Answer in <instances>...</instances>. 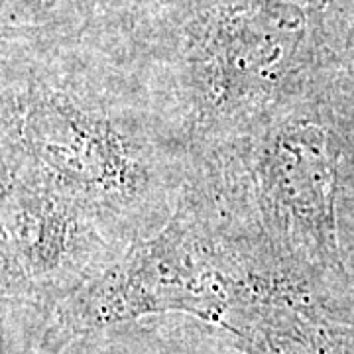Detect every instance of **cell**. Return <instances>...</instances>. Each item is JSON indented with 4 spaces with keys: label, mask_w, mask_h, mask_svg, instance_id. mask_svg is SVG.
I'll list each match as a JSON object with an SVG mask.
<instances>
[{
    "label": "cell",
    "mask_w": 354,
    "mask_h": 354,
    "mask_svg": "<svg viewBox=\"0 0 354 354\" xmlns=\"http://www.w3.org/2000/svg\"><path fill=\"white\" fill-rule=\"evenodd\" d=\"M0 169L41 179L132 246L176 215L189 144L128 51H4Z\"/></svg>",
    "instance_id": "obj_1"
},
{
    "label": "cell",
    "mask_w": 354,
    "mask_h": 354,
    "mask_svg": "<svg viewBox=\"0 0 354 354\" xmlns=\"http://www.w3.org/2000/svg\"><path fill=\"white\" fill-rule=\"evenodd\" d=\"M315 0H189L128 51L193 160L248 140L327 77Z\"/></svg>",
    "instance_id": "obj_2"
},
{
    "label": "cell",
    "mask_w": 354,
    "mask_h": 354,
    "mask_svg": "<svg viewBox=\"0 0 354 354\" xmlns=\"http://www.w3.org/2000/svg\"><path fill=\"white\" fill-rule=\"evenodd\" d=\"M342 156L329 75L248 140L195 158L234 209L258 223L278 264L327 288L353 286L341 242Z\"/></svg>",
    "instance_id": "obj_3"
},
{
    "label": "cell",
    "mask_w": 354,
    "mask_h": 354,
    "mask_svg": "<svg viewBox=\"0 0 354 354\" xmlns=\"http://www.w3.org/2000/svg\"><path fill=\"white\" fill-rule=\"evenodd\" d=\"M0 171V354H34L53 313L130 246L38 177Z\"/></svg>",
    "instance_id": "obj_4"
},
{
    "label": "cell",
    "mask_w": 354,
    "mask_h": 354,
    "mask_svg": "<svg viewBox=\"0 0 354 354\" xmlns=\"http://www.w3.org/2000/svg\"><path fill=\"white\" fill-rule=\"evenodd\" d=\"M234 283L216 241L187 203L158 234L132 244L51 317L34 354H57L95 330L181 313L218 325Z\"/></svg>",
    "instance_id": "obj_5"
},
{
    "label": "cell",
    "mask_w": 354,
    "mask_h": 354,
    "mask_svg": "<svg viewBox=\"0 0 354 354\" xmlns=\"http://www.w3.org/2000/svg\"><path fill=\"white\" fill-rule=\"evenodd\" d=\"M218 327L246 354H354V283L323 288L286 272L236 288Z\"/></svg>",
    "instance_id": "obj_6"
},
{
    "label": "cell",
    "mask_w": 354,
    "mask_h": 354,
    "mask_svg": "<svg viewBox=\"0 0 354 354\" xmlns=\"http://www.w3.org/2000/svg\"><path fill=\"white\" fill-rule=\"evenodd\" d=\"M57 354H246L234 335L197 317L153 315L73 341Z\"/></svg>",
    "instance_id": "obj_7"
}]
</instances>
